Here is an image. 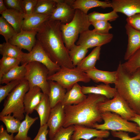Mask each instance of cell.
<instances>
[{
  "label": "cell",
  "mask_w": 140,
  "mask_h": 140,
  "mask_svg": "<svg viewBox=\"0 0 140 140\" xmlns=\"http://www.w3.org/2000/svg\"><path fill=\"white\" fill-rule=\"evenodd\" d=\"M61 24L59 20L45 21L38 30L37 40L54 62L61 67L75 68L63 40Z\"/></svg>",
  "instance_id": "6da1fadb"
},
{
  "label": "cell",
  "mask_w": 140,
  "mask_h": 140,
  "mask_svg": "<svg viewBox=\"0 0 140 140\" xmlns=\"http://www.w3.org/2000/svg\"><path fill=\"white\" fill-rule=\"evenodd\" d=\"M107 99L103 95L90 94L79 103L65 107L63 127L77 125L93 128L94 125L102 120L98 104Z\"/></svg>",
  "instance_id": "7a4b0ae2"
},
{
  "label": "cell",
  "mask_w": 140,
  "mask_h": 140,
  "mask_svg": "<svg viewBox=\"0 0 140 140\" xmlns=\"http://www.w3.org/2000/svg\"><path fill=\"white\" fill-rule=\"evenodd\" d=\"M116 71L117 79L115 84L117 91L135 113L140 115V67L129 72L120 62Z\"/></svg>",
  "instance_id": "3957f363"
},
{
  "label": "cell",
  "mask_w": 140,
  "mask_h": 140,
  "mask_svg": "<svg viewBox=\"0 0 140 140\" xmlns=\"http://www.w3.org/2000/svg\"><path fill=\"white\" fill-rule=\"evenodd\" d=\"M91 25L88 14L78 9H75L74 16L70 22L66 24L61 23L60 27L63 40L68 51L75 44L79 35L89 30Z\"/></svg>",
  "instance_id": "277c9868"
},
{
  "label": "cell",
  "mask_w": 140,
  "mask_h": 140,
  "mask_svg": "<svg viewBox=\"0 0 140 140\" xmlns=\"http://www.w3.org/2000/svg\"><path fill=\"white\" fill-rule=\"evenodd\" d=\"M29 89L28 82L25 80L22 81L5 100L0 117L12 113L13 116L17 119L20 121L23 120L25 118L24 98Z\"/></svg>",
  "instance_id": "5b68a950"
},
{
  "label": "cell",
  "mask_w": 140,
  "mask_h": 140,
  "mask_svg": "<svg viewBox=\"0 0 140 140\" xmlns=\"http://www.w3.org/2000/svg\"><path fill=\"white\" fill-rule=\"evenodd\" d=\"M101 115L104 123L101 124L97 123L93 125V128L112 131H123L137 135L140 133L139 127L136 123L129 122L118 114L107 111L101 113Z\"/></svg>",
  "instance_id": "8992f818"
},
{
  "label": "cell",
  "mask_w": 140,
  "mask_h": 140,
  "mask_svg": "<svg viewBox=\"0 0 140 140\" xmlns=\"http://www.w3.org/2000/svg\"><path fill=\"white\" fill-rule=\"evenodd\" d=\"M25 80L28 82L29 89L35 86L40 87L44 94L48 95L50 86L47 79L49 72L46 67L37 61H31L25 65Z\"/></svg>",
  "instance_id": "52a82bcc"
},
{
  "label": "cell",
  "mask_w": 140,
  "mask_h": 140,
  "mask_svg": "<svg viewBox=\"0 0 140 140\" xmlns=\"http://www.w3.org/2000/svg\"><path fill=\"white\" fill-rule=\"evenodd\" d=\"M47 79L57 82L67 91L79 82L87 83L91 80L85 72L76 69L75 67L73 68L61 67L60 69L54 74L48 75Z\"/></svg>",
  "instance_id": "ba28073f"
},
{
  "label": "cell",
  "mask_w": 140,
  "mask_h": 140,
  "mask_svg": "<svg viewBox=\"0 0 140 140\" xmlns=\"http://www.w3.org/2000/svg\"><path fill=\"white\" fill-rule=\"evenodd\" d=\"M98 106L101 113L107 111L115 113L128 121L136 114L117 91L112 99H107L99 103Z\"/></svg>",
  "instance_id": "9c48e42d"
},
{
  "label": "cell",
  "mask_w": 140,
  "mask_h": 140,
  "mask_svg": "<svg viewBox=\"0 0 140 140\" xmlns=\"http://www.w3.org/2000/svg\"><path fill=\"white\" fill-rule=\"evenodd\" d=\"M31 61L38 62L45 66L48 70V75L54 74L61 68L60 66L51 60L37 40L30 52L24 53L21 63L22 65L26 64Z\"/></svg>",
  "instance_id": "30bf717a"
},
{
  "label": "cell",
  "mask_w": 140,
  "mask_h": 140,
  "mask_svg": "<svg viewBox=\"0 0 140 140\" xmlns=\"http://www.w3.org/2000/svg\"><path fill=\"white\" fill-rule=\"evenodd\" d=\"M113 37L111 33L103 34L94 29L88 30L81 33L76 43L77 45H81L88 49L107 44L110 42Z\"/></svg>",
  "instance_id": "8fae6325"
},
{
  "label": "cell",
  "mask_w": 140,
  "mask_h": 140,
  "mask_svg": "<svg viewBox=\"0 0 140 140\" xmlns=\"http://www.w3.org/2000/svg\"><path fill=\"white\" fill-rule=\"evenodd\" d=\"M73 0H56V7L49 19L59 20L61 23L67 24L73 19L75 9L72 6Z\"/></svg>",
  "instance_id": "7c38bea8"
},
{
  "label": "cell",
  "mask_w": 140,
  "mask_h": 140,
  "mask_svg": "<svg viewBox=\"0 0 140 140\" xmlns=\"http://www.w3.org/2000/svg\"><path fill=\"white\" fill-rule=\"evenodd\" d=\"M37 32L38 30L27 31L22 29L10 39L8 42L21 50H26L30 52L36 43Z\"/></svg>",
  "instance_id": "4fadbf2b"
},
{
  "label": "cell",
  "mask_w": 140,
  "mask_h": 140,
  "mask_svg": "<svg viewBox=\"0 0 140 140\" xmlns=\"http://www.w3.org/2000/svg\"><path fill=\"white\" fill-rule=\"evenodd\" d=\"M64 106L59 103L51 108L47 124L49 128L50 139L52 138L63 127L65 118Z\"/></svg>",
  "instance_id": "5bb4252c"
},
{
  "label": "cell",
  "mask_w": 140,
  "mask_h": 140,
  "mask_svg": "<svg viewBox=\"0 0 140 140\" xmlns=\"http://www.w3.org/2000/svg\"><path fill=\"white\" fill-rule=\"evenodd\" d=\"M73 126L75 130L71 136V140L81 139L89 140L94 137L106 138L108 137L110 134L107 130H98L77 125Z\"/></svg>",
  "instance_id": "9a60e30c"
},
{
  "label": "cell",
  "mask_w": 140,
  "mask_h": 140,
  "mask_svg": "<svg viewBox=\"0 0 140 140\" xmlns=\"http://www.w3.org/2000/svg\"><path fill=\"white\" fill-rule=\"evenodd\" d=\"M111 3L113 10L127 17L140 13V0H113Z\"/></svg>",
  "instance_id": "2e32d148"
},
{
  "label": "cell",
  "mask_w": 140,
  "mask_h": 140,
  "mask_svg": "<svg viewBox=\"0 0 140 140\" xmlns=\"http://www.w3.org/2000/svg\"><path fill=\"white\" fill-rule=\"evenodd\" d=\"M125 27L128 37L127 48L124 56V59L127 61L140 49V31L127 23Z\"/></svg>",
  "instance_id": "e0dca14e"
},
{
  "label": "cell",
  "mask_w": 140,
  "mask_h": 140,
  "mask_svg": "<svg viewBox=\"0 0 140 140\" xmlns=\"http://www.w3.org/2000/svg\"><path fill=\"white\" fill-rule=\"evenodd\" d=\"M41 88L35 86L29 89L25 94L23 99L25 112L28 114L32 113L40 102L43 93Z\"/></svg>",
  "instance_id": "ac0fdd59"
},
{
  "label": "cell",
  "mask_w": 140,
  "mask_h": 140,
  "mask_svg": "<svg viewBox=\"0 0 140 140\" xmlns=\"http://www.w3.org/2000/svg\"><path fill=\"white\" fill-rule=\"evenodd\" d=\"M85 72L88 76L94 82H101L106 85L115 84L117 79L116 71H109L99 69L96 68Z\"/></svg>",
  "instance_id": "d6986e66"
},
{
  "label": "cell",
  "mask_w": 140,
  "mask_h": 140,
  "mask_svg": "<svg viewBox=\"0 0 140 140\" xmlns=\"http://www.w3.org/2000/svg\"><path fill=\"white\" fill-rule=\"evenodd\" d=\"M51 15L32 13L24 15L22 29L25 30H38L45 21L49 19Z\"/></svg>",
  "instance_id": "ffe728a7"
},
{
  "label": "cell",
  "mask_w": 140,
  "mask_h": 140,
  "mask_svg": "<svg viewBox=\"0 0 140 140\" xmlns=\"http://www.w3.org/2000/svg\"><path fill=\"white\" fill-rule=\"evenodd\" d=\"M87 97L82 92L81 86L78 83L67 91L61 103L64 107L77 104L83 101Z\"/></svg>",
  "instance_id": "44dd1931"
},
{
  "label": "cell",
  "mask_w": 140,
  "mask_h": 140,
  "mask_svg": "<svg viewBox=\"0 0 140 140\" xmlns=\"http://www.w3.org/2000/svg\"><path fill=\"white\" fill-rule=\"evenodd\" d=\"M81 91L86 95L90 94L102 95L108 99L113 98L117 92L116 88L109 85L101 84L96 86H81Z\"/></svg>",
  "instance_id": "7402d4cb"
},
{
  "label": "cell",
  "mask_w": 140,
  "mask_h": 140,
  "mask_svg": "<svg viewBox=\"0 0 140 140\" xmlns=\"http://www.w3.org/2000/svg\"><path fill=\"white\" fill-rule=\"evenodd\" d=\"M50 86L48 96L51 108L61 103L67 90L58 83L48 80Z\"/></svg>",
  "instance_id": "603a6c76"
},
{
  "label": "cell",
  "mask_w": 140,
  "mask_h": 140,
  "mask_svg": "<svg viewBox=\"0 0 140 140\" xmlns=\"http://www.w3.org/2000/svg\"><path fill=\"white\" fill-rule=\"evenodd\" d=\"M72 6L74 9H79L86 14L89 10L93 8L100 7L105 9L111 7V2L98 0H74Z\"/></svg>",
  "instance_id": "cb8c5ba5"
},
{
  "label": "cell",
  "mask_w": 140,
  "mask_h": 140,
  "mask_svg": "<svg viewBox=\"0 0 140 140\" xmlns=\"http://www.w3.org/2000/svg\"><path fill=\"white\" fill-rule=\"evenodd\" d=\"M24 14L18 11L8 9L1 15L17 33L22 29Z\"/></svg>",
  "instance_id": "d4e9b609"
},
{
  "label": "cell",
  "mask_w": 140,
  "mask_h": 140,
  "mask_svg": "<svg viewBox=\"0 0 140 140\" xmlns=\"http://www.w3.org/2000/svg\"><path fill=\"white\" fill-rule=\"evenodd\" d=\"M101 47H95L87 56L79 63L75 68L84 72L96 68V62L100 59Z\"/></svg>",
  "instance_id": "484cf974"
},
{
  "label": "cell",
  "mask_w": 140,
  "mask_h": 140,
  "mask_svg": "<svg viewBox=\"0 0 140 140\" xmlns=\"http://www.w3.org/2000/svg\"><path fill=\"white\" fill-rule=\"evenodd\" d=\"M26 65L16 66L9 70L0 79V84H6L13 80H25L26 71Z\"/></svg>",
  "instance_id": "4316f807"
},
{
  "label": "cell",
  "mask_w": 140,
  "mask_h": 140,
  "mask_svg": "<svg viewBox=\"0 0 140 140\" xmlns=\"http://www.w3.org/2000/svg\"><path fill=\"white\" fill-rule=\"evenodd\" d=\"M51 109L48 95L43 94L40 102L34 109L39 115L40 126L47 124Z\"/></svg>",
  "instance_id": "83f0119b"
},
{
  "label": "cell",
  "mask_w": 140,
  "mask_h": 140,
  "mask_svg": "<svg viewBox=\"0 0 140 140\" xmlns=\"http://www.w3.org/2000/svg\"><path fill=\"white\" fill-rule=\"evenodd\" d=\"M38 119V117L32 118L26 114L25 119L21 123L18 131L15 136V140H31L27 135L28 131L31 126Z\"/></svg>",
  "instance_id": "f1b7e54d"
},
{
  "label": "cell",
  "mask_w": 140,
  "mask_h": 140,
  "mask_svg": "<svg viewBox=\"0 0 140 140\" xmlns=\"http://www.w3.org/2000/svg\"><path fill=\"white\" fill-rule=\"evenodd\" d=\"M24 52L18 47L9 42L0 44V54L2 56H8L21 60Z\"/></svg>",
  "instance_id": "f546056e"
},
{
  "label": "cell",
  "mask_w": 140,
  "mask_h": 140,
  "mask_svg": "<svg viewBox=\"0 0 140 140\" xmlns=\"http://www.w3.org/2000/svg\"><path fill=\"white\" fill-rule=\"evenodd\" d=\"M56 5V0H38L33 13L51 15Z\"/></svg>",
  "instance_id": "4dcf8cb0"
},
{
  "label": "cell",
  "mask_w": 140,
  "mask_h": 140,
  "mask_svg": "<svg viewBox=\"0 0 140 140\" xmlns=\"http://www.w3.org/2000/svg\"><path fill=\"white\" fill-rule=\"evenodd\" d=\"M88 49L81 45L75 44L68 51L71 61L75 67L85 57Z\"/></svg>",
  "instance_id": "1f68e13d"
},
{
  "label": "cell",
  "mask_w": 140,
  "mask_h": 140,
  "mask_svg": "<svg viewBox=\"0 0 140 140\" xmlns=\"http://www.w3.org/2000/svg\"><path fill=\"white\" fill-rule=\"evenodd\" d=\"M20 59L8 56H2L0 60V79L14 67L19 66Z\"/></svg>",
  "instance_id": "d6a6232c"
},
{
  "label": "cell",
  "mask_w": 140,
  "mask_h": 140,
  "mask_svg": "<svg viewBox=\"0 0 140 140\" xmlns=\"http://www.w3.org/2000/svg\"><path fill=\"white\" fill-rule=\"evenodd\" d=\"M11 114L0 117V120L4 124L8 133H18L21 122Z\"/></svg>",
  "instance_id": "836d02e7"
},
{
  "label": "cell",
  "mask_w": 140,
  "mask_h": 140,
  "mask_svg": "<svg viewBox=\"0 0 140 140\" xmlns=\"http://www.w3.org/2000/svg\"><path fill=\"white\" fill-rule=\"evenodd\" d=\"M88 16L90 22L98 21L112 22L116 20L119 17L117 13L113 10L106 13L94 11L88 14Z\"/></svg>",
  "instance_id": "e575fe53"
},
{
  "label": "cell",
  "mask_w": 140,
  "mask_h": 140,
  "mask_svg": "<svg viewBox=\"0 0 140 140\" xmlns=\"http://www.w3.org/2000/svg\"><path fill=\"white\" fill-rule=\"evenodd\" d=\"M122 65L124 69L130 73L134 72L140 67V49Z\"/></svg>",
  "instance_id": "d590c367"
},
{
  "label": "cell",
  "mask_w": 140,
  "mask_h": 140,
  "mask_svg": "<svg viewBox=\"0 0 140 140\" xmlns=\"http://www.w3.org/2000/svg\"><path fill=\"white\" fill-rule=\"evenodd\" d=\"M17 33L10 24L2 16L0 17V34L3 36L6 42Z\"/></svg>",
  "instance_id": "8d00e7d4"
},
{
  "label": "cell",
  "mask_w": 140,
  "mask_h": 140,
  "mask_svg": "<svg viewBox=\"0 0 140 140\" xmlns=\"http://www.w3.org/2000/svg\"><path fill=\"white\" fill-rule=\"evenodd\" d=\"M74 130L73 125L67 128L62 127L54 136L49 140H71V136Z\"/></svg>",
  "instance_id": "74e56055"
},
{
  "label": "cell",
  "mask_w": 140,
  "mask_h": 140,
  "mask_svg": "<svg viewBox=\"0 0 140 140\" xmlns=\"http://www.w3.org/2000/svg\"><path fill=\"white\" fill-rule=\"evenodd\" d=\"M22 81L20 80H13L6 84L5 85H0V103Z\"/></svg>",
  "instance_id": "f35d334b"
},
{
  "label": "cell",
  "mask_w": 140,
  "mask_h": 140,
  "mask_svg": "<svg viewBox=\"0 0 140 140\" xmlns=\"http://www.w3.org/2000/svg\"><path fill=\"white\" fill-rule=\"evenodd\" d=\"M95 30L99 33L107 34L109 30L112 28L111 24L108 21H98L91 22Z\"/></svg>",
  "instance_id": "ab89813d"
},
{
  "label": "cell",
  "mask_w": 140,
  "mask_h": 140,
  "mask_svg": "<svg viewBox=\"0 0 140 140\" xmlns=\"http://www.w3.org/2000/svg\"><path fill=\"white\" fill-rule=\"evenodd\" d=\"M4 2L7 8L18 11L25 14L22 4V0H4Z\"/></svg>",
  "instance_id": "60d3db41"
},
{
  "label": "cell",
  "mask_w": 140,
  "mask_h": 140,
  "mask_svg": "<svg viewBox=\"0 0 140 140\" xmlns=\"http://www.w3.org/2000/svg\"><path fill=\"white\" fill-rule=\"evenodd\" d=\"M111 132L113 136L120 138L121 140H140V133L135 137H131L129 136L128 133L125 131H111Z\"/></svg>",
  "instance_id": "b9f144b4"
},
{
  "label": "cell",
  "mask_w": 140,
  "mask_h": 140,
  "mask_svg": "<svg viewBox=\"0 0 140 140\" xmlns=\"http://www.w3.org/2000/svg\"><path fill=\"white\" fill-rule=\"evenodd\" d=\"M38 0H22V4L25 15L33 13Z\"/></svg>",
  "instance_id": "7bdbcfd3"
},
{
  "label": "cell",
  "mask_w": 140,
  "mask_h": 140,
  "mask_svg": "<svg viewBox=\"0 0 140 140\" xmlns=\"http://www.w3.org/2000/svg\"><path fill=\"white\" fill-rule=\"evenodd\" d=\"M127 23L136 29L140 31V13L135 15L126 19Z\"/></svg>",
  "instance_id": "ee69618b"
},
{
  "label": "cell",
  "mask_w": 140,
  "mask_h": 140,
  "mask_svg": "<svg viewBox=\"0 0 140 140\" xmlns=\"http://www.w3.org/2000/svg\"><path fill=\"white\" fill-rule=\"evenodd\" d=\"M47 124L40 126L37 134L33 140H47L46 136L48 134Z\"/></svg>",
  "instance_id": "f6af8a7d"
},
{
  "label": "cell",
  "mask_w": 140,
  "mask_h": 140,
  "mask_svg": "<svg viewBox=\"0 0 140 140\" xmlns=\"http://www.w3.org/2000/svg\"><path fill=\"white\" fill-rule=\"evenodd\" d=\"M0 140H15L13 134H9L2 125L0 126Z\"/></svg>",
  "instance_id": "bcb514c9"
},
{
  "label": "cell",
  "mask_w": 140,
  "mask_h": 140,
  "mask_svg": "<svg viewBox=\"0 0 140 140\" xmlns=\"http://www.w3.org/2000/svg\"><path fill=\"white\" fill-rule=\"evenodd\" d=\"M129 121H133L136 123L138 125L140 130V115L136 114L135 116L131 118Z\"/></svg>",
  "instance_id": "7dc6e473"
},
{
  "label": "cell",
  "mask_w": 140,
  "mask_h": 140,
  "mask_svg": "<svg viewBox=\"0 0 140 140\" xmlns=\"http://www.w3.org/2000/svg\"><path fill=\"white\" fill-rule=\"evenodd\" d=\"M6 6L3 0H0V13L1 14L3 12L7 10Z\"/></svg>",
  "instance_id": "c3c4849f"
},
{
  "label": "cell",
  "mask_w": 140,
  "mask_h": 140,
  "mask_svg": "<svg viewBox=\"0 0 140 140\" xmlns=\"http://www.w3.org/2000/svg\"><path fill=\"white\" fill-rule=\"evenodd\" d=\"M92 140H104L103 139V138L101 137H96L95 138L93 139ZM107 140H111L110 139H109Z\"/></svg>",
  "instance_id": "681fc988"
}]
</instances>
